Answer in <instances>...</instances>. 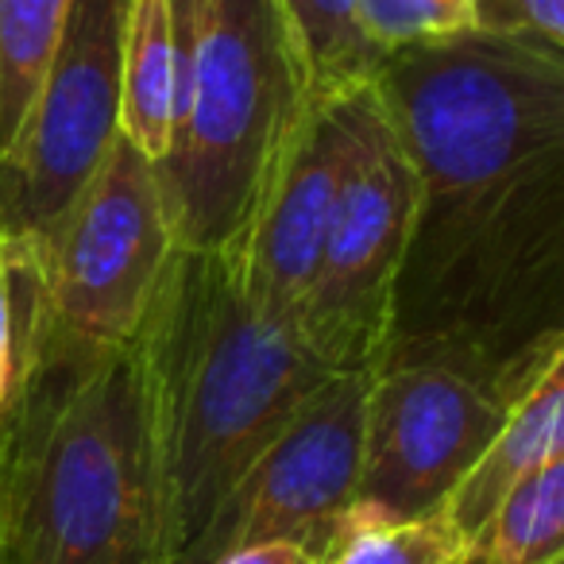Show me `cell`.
Masks as SVG:
<instances>
[{"label":"cell","mask_w":564,"mask_h":564,"mask_svg":"<svg viewBox=\"0 0 564 564\" xmlns=\"http://www.w3.org/2000/svg\"><path fill=\"white\" fill-rule=\"evenodd\" d=\"M564 453V360L549 364L522 399L510 406L507 422L495 430L484 453L471 460L460 484L441 502V514L456 525V533L468 538L491 518V510L514 491L522 479H530L545 460Z\"/></svg>","instance_id":"8fae6325"},{"label":"cell","mask_w":564,"mask_h":564,"mask_svg":"<svg viewBox=\"0 0 564 564\" xmlns=\"http://www.w3.org/2000/svg\"><path fill=\"white\" fill-rule=\"evenodd\" d=\"M70 0H0V148L24 120L51 66Z\"/></svg>","instance_id":"9a60e30c"},{"label":"cell","mask_w":564,"mask_h":564,"mask_svg":"<svg viewBox=\"0 0 564 564\" xmlns=\"http://www.w3.org/2000/svg\"><path fill=\"white\" fill-rule=\"evenodd\" d=\"M174 251L155 163L117 135L43 248L35 325L89 352L132 345Z\"/></svg>","instance_id":"8992f818"},{"label":"cell","mask_w":564,"mask_h":564,"mask_svg":"<svg viewBox=\"0 0 564 564\" xmlns=\"http://www.w3.org/2000/svg\"><path fill=\"white\" fill-rule=\"evenodd\" d=\"M371 86L414 178L383 356H561L564 51L460 32L387 55Z\"/></svg>","instance_id":"6da1fadb"},{"label":"cell","mask_w":564,"mask_h":564,"mask_svg":"<svg viewBox=\"0 0 564 564\" xmlns=\"http://www.w3.org/2000/svg\"><path fill=\"white\" fill-rule=\"evenodd\" d=\"M35 279L0 417V564H151L159 433L143 340H55L32 317Z\"/></svg>","instance_id":"7a4b0ae2"},{"label":"cell","mask_w":564,"mask_h":564,"mask_svg":"<svg viewBox=\"0 0 564 564\" xmlns=\"http://www.w3.org/2000/svg\"><path fill=\"white\" fill-rule=\"evenodd\" d=\"M174 124L155 163L178 251L236 256L317 109L279 0H171Z\"/></svg>","instance_id":"277c9868"},{"label":"cell","mask_w":564,"mask_h":564,"mask_svg":"<svg viewBox=\"0 0 564 564\" xmlns=\"http://www.w3.org/2000/svg\"><path fill=\"white\" fill-rule=\"evenodd\" d=\"M40 271V259L17 243L0 240V417L17 391L20 376V340H24L28 282Z\"/></svg>","instance_id":"d6986e66"},{"label":"cell","mask_w":564,"mask_h":564,"mask_svg":"<svg viewBox=\"0 0 564 564\" xmlns=\"http://www.w3.org/2000/svg\"><path fill=\"white\" fill-rule=\"evenodd\" d=\"M414 178L379 109L376 86L352 89V143L299 337L329 371H371L391 333V302L406 256Z\"/></svg>","instance_id":"52a82bcc"},{"label":"cell","mask_w":564,"mask_h":564,"mask_svg":"<svg viewBox=\"0 0 564 564\" xmlns=\"http://www.w3.org/2000/svg\"><path fill=\"white\" fill-rule=\"evenodd\" d=\"M460 564H564V453L491 510L468 538Z\"/></svg>","instance_id":"4fadbf2b"},{"label":"cell","mask_w":564,"mask_h":564,"mask_svg":"<svg viewBox=\"0 0 564 564\" xmlns=\"http://www.w3.org/2000/svg\"><path fill=\"white\" fill-rule=\"evenodd\" d=\"M174 124L171 0H128L120 32V135L159 163Z\"/></svg>","instance_id":"7c38bea8"},{"label":"cell","mask_w":564,"mask_h":564,"mask_svg":"<svg viewBox=\"0 0 564 564\" xmlns=\"http://www.w3.org/2000/svg\"><path fill=\"white\" fill-rule=\"evenodd\" d=\"M217 564H322V556L302 545H291V541H271V545L236 549V553L220 556Z\"/></svg>","instance_id":"ffe728a7"},{"label":"cell","mask_w":564,"mask_h":564,"mask_svg":"<svg viewBox=\"0 0 564 564\" xmlns=\"http://www.w3.org/2000/svg\"><path fill=\"white\" fill-rule=\"evenodd\" d=\"M464 538L441 510L406 522L348 514L322 564H460Z\"/></svg>","instance_id":"2e32d148"},{"label":"cell","mask_w":564,"mask_h":564,"mask_svg":"<svg viewBox=\"0 0 564 564\" xmlns=\"http://www.w3.org/2000/svg\"><path fill=\"white\" fill-rule=\"evenodd\" d=\"M468 32L564 51V0H468Z\"/></svg>","instance_id":"ac0fdd59"},{"label":"cell","mask_w":564,"mask_h":564,"mask_svg":"<svg viewBox=\"0 0 564 564\" xmlns=\"http://www.w3.org/2000/svg\"><path fill=\"white\" fill-rule=\"evenodd\" d=\"M368 371L329 376L225 495L174 564H217L236 549L291 541L325 556L360 491Z\"/></svg>","instance_id":"9c48e42d"},{"label":"cell","mask_w":564,"mask_h":564,"mask_svg":"<svg viewBox=\"0 0 564 564\" xmlns=\"http://www.w3.org/2000/svg\"><path fill=\"white\" fill-rule=\"evenodd\" d=\"M360 20L376 51L394 55L468 32V0H360Z\"/></svg>","instance_id":"e0dca14e"},{"label":"cell","mask_w":564,"mask_h":564,"mask_svg":"<svg viewBox=\"0 0 564 564\" xmlns=\"http://www.w3.org/2000/svg\"><path fill=\"white\" fill-rule=\"evenodd\" d=\"M155 394L159 522L151 564H174L225 495L329 371L299 329L263 314L240 263L174 251L140 329Z\"/></svg>","instance_id":"3957f363"},{"label":"cell","mask_w":564,"mask_h":564,"mask_svg":"<svg viewBox=\"0 0 564 564\" xmlns=\"http://www.w3.org/2000/svg\"><path fill=\"white\" fill-rule=\"evenodd\" d=\"M279 4L302 43L317 101H333L376 82L387 55L376 51L364 32L360 0H279Z\"/></svg>","instance_id":"5bb4252c"},{"label":"cell","mask_w":564,"mask_h":564,"mask_svg":"<svg viewBox=\"0 0 564 564\" xmlns=\"http://www.w3.org/2000/svg\"><path fill=\"white\" fill-rule=\"evenodd\" d=\"M510 371L448 348L387 352L368 371L364 471L348 514L406 522L441 510L510 406L549 368Z\"/></svg>","instance_id":"5b68a950"},{"label":"cell","mask_w":564,"mask_h":564,"mask_svg":"<svg viewBox=\"0 0 564 564\" xmlns=\"http://www.w3.org/2000/svg\"><path fill=\"white\" fill-rule=\"evenodd\" d=\"M124 9L128 0H70L47 74L0 148V240L35 259L120 135Z\"/></svg>","instance_id":"ba28073f"},{"label":"cell","mask_w":564,"mask_h":564,"mask_svg":"<svg viewBox=\"0 0 564 564\" xmlns=\"http://www.w3.org/2000/svg\"><path fill=\"white\" fill-rule=\"evenodd\" d=\"M348 143H352V94L322 101L310 112L291 159L259 209L248 243L232 256L256 306L294 329L329 232Z\"/></svg>","instance_id":"30bf717a"}]
</instances>
